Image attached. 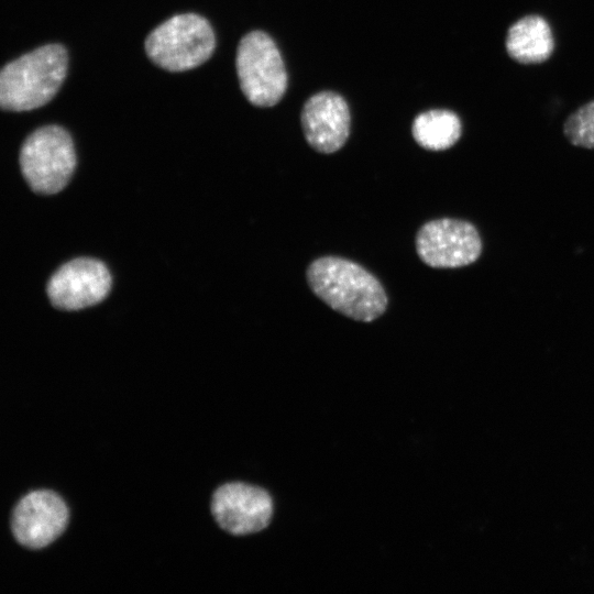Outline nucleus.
I'll use <instances>...</instances> for the list:
<instances>
[{
  "label": "nucleus",
  "mask_w": 594,
  "mask_h": 594,
  "mask_svg": "<svg viewBox=\"0 0 594 594\" xmlns=\"http://www.w3.org/2000/svg\"><path fill=\"white\" fill-rule=\"evenodd\" d=\"M311 292L334 311L356 321L381 317L388 297L381 282L366 268L348 258L322 256L307 268Z\"/></svg>",
  "instance_id": "f257e3e1"
},
{
  "label": "nucleus",
  "mask_w": 594,
  "mask_h": 594,
  "mask_svg": "<svg viewBox=\"0 0 594 594\" xmlns=\"http://www.w3.org/2000/svg\"><path fill=\"white\" fill-rule=\"evenodd\" d=\"M68 56L61 44H47L7 64L0 73V105L29 111L47 103L67 72Z\"/></svg>",
  "instance_id": "f03ea898"
},
{
  "label": "nucleus",
  "mask_w": 594,
  "mask_h": 594,
  "mask_svg": "<svg viewBox=\"0 0 594 594\" xmlns=\"http://www.w3.org/2000/svg\"><path fill=\"white\" fill-rule=\"evenodd\" d=\"M215 46L212 28L195 13L169 18L145 40L148 58L168 72H184L201 65L211 56Z\"/></svg>",
  "instance_id": "7ed1b4c3"
},
{
  "label": "nucleus",
  "mask_w": 594,
  "mask_h": 594,
  "mask_svg": "<svg viewBox=\"0 0 594 594\" xmlns=\"http://www.w3.org/2000/svg\"><path fill=\"white\" fill-rule=\"evenodd\" d=\"M76 165L69 133L58 125H46L31 133L20 151L22 174L33 191L53 195L69 182Z\"/></svg>",
  "instance_id": "20e7f679"
},
{
  "label": "nucleus",
  "mask_w": 594,
  "mask_h": 594,
  "mask_svg": "<svg viewBox=\"0 0 594 594\" xmlns=\"http://www.w3.org/2000/svg\"><path fill=\"white\" fill-rule=\"evenodd\" d=\"M237 73L246 99L257 107H272L287 89V72L273 38L263 31L244 35L237 50Z\"/></svg>",
  "instance_id": "39448f33"
},
{
  "label": "nucleus",
  "mask_w": 594,
  "mask_h": 594,
  "mask_svg": "<svg viewBox=\"0 0 594 594\" xmlns=\"http://www.w3.org/2000/svg\"><path fill=\"white\" fill-rule=\"evenodd\" d=\"M419 258L433 268H458L477 261L483 244L476 227L465 220L441 218L426 222L417 231Z\"/></svg>",
  "instance_id": "423d86ee"
},
{
  "label": "nucleus",
  "mask_w": 594,
  "mask_h": 594,
  "mask_svg": "<svg viewBox=\"0 0 594 594\" xmlns=\"http://www.w3.org/2000/svg\"><path fill=\"white\" fill-rule=\"evenodd\" d=\"M211 513L221 529L234 536H244L268 526L273 516V501L258 486L227 483L215 491Z\"/></svg>",
  "instance_id": "0eeeda50"
},
{
  "label": "nucleus",
  "mask_w": 594,
  "mask_h": 594,
  "mask_svg": "<svg viewBox=\"0 0 594 594\" xmlns=\"http://www.w3.org/2000/svg\"><path fill=\"white\" fill-rule=\"evenodd\" d=\"M68 521V509L54 492L32 491L14 506L10 527L14 539L29 549H42L61 536Z\"/></svg>",
  "instance_id": "6e6552de"
},
{
  "label": "nucleus",
  "mask_w": 594,
  "mask_h": 594,
  "mask_svg": "<svg viewBox=\"0 0 594 594\" xmlns=\"http://www.w3.org/2000/svg\"><path fill=\"white\" fill-rule=\"evenodd\" d=\"M111 288L106 265L95 258H75L62 265L47 283L52 305L63 310H78L103 300Z\"/></svg>",
  "instance_id": "1a4fd4ad"
},
{
  "label": "nucleus",
  "mask_w": 594,
  "mask_h": 594,
  "mask_svg": "<svg viewBox=\"0 0 594 594\" xmlns=\"http://www.w3.org/2000/svg\"><path fill=\"white\" fill-rule=\"evenodd\" d=\"M301 127L307 143L317 152L339 151L350 134L351 116L346 101L333 91L311 96L301 111Z\"/></svg>",
  "instance_id": "9d476101"
},
{
  "label": "nucleus",
  "mask_w": 594,
  "mask_h": 594,
  "mask_svg": "<svg viewBox=\"0 0 594 594\" xmlns=\"http://www.w3.org/2000/svg\"><path fill=\"white\" fill-rule=\"evenodd\" d=\"M505 48L508 56L519 64H540L548 61L554 51V38L549 23L537 14L518 19L508 28Z\"/></svg>",
  "instance_id": "9b49d317"
},
{
  "label": "nucleus",
  "mask_w": 594,
  "mask_h": 594,
  "mask_svg": "<svg viewBox=\"0 0 594 594\" xmlns=\"http://www.w3.org/2000/svg\"><path fill=\"white\" fill-rule=\"evenodd\" d=\"M411 133L421 147L444 151L460 140L462 124L453 111L433 109L421 112L414 119Z\"/></svg>",
  "instance_id": "f8f14e48"
},
{
  "label": "nucleus",
  "mask_w": 594,
  "mask_h": 594,
  "mask_svg": "<svg viewBox=\"0 0 594 594\" xmlns=\"http://www.w3.org/2000/svg\"><path fill=\"white\" fill-rule=\"evenodd\" d=\"M563 133L572 145L594 150V100L584 103L566 118Z\"/></svg>",
  "instance_id": "ddd939ff"
}]
</instances>
